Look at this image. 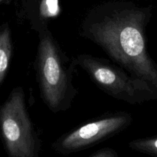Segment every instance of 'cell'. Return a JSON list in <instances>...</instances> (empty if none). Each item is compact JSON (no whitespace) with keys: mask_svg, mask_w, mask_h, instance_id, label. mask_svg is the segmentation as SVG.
<instances>
[{"mask_svg":"<svg viewBox=\"0 0 157 157\" xmlns=\"http://www.w3.org/2000/svg\"><path fill=\"white\" fill-rule=\"evenodd\" d=\"M151 18L150 6L142 7L126 1L106 2L86 13L80 35L101 48L132 78L146 83L157 101V64L147 50L146 26Z\"/></svg>","mask_w":157,"mask_h":157,"instance_id":"obj_1","label":"cell"},{"mask_svg":"<svg viewBox=\"0 0 157 157\" xmlns=\"http://www.w3.org/2000/svg\"><path fill=\"white\" fill-rule=\"evenodd\" d=\"M129 147L139 153L157 157V136L134 140L129 143Z\"/></svg>","mask_w":157,"mask_h":157,"instance_id":"obj_7","label":"cell"},{"mask_svg":"<svg viewBox=\"0 0 157 157\" xmlns=\"http://www.w3.org/2000/svg\"><path fill=\"white\" fill-rule=\"evenodd\" d=\"M0 130L9 157H38L41 141L26 107L24 90L17 87L0 107Z\"/></svg>","mask_w":157,"mask_h":157,"instance_id":"obj_3","label":"cell"},{"mask_svg":"<svg viewBox=\"0 0 157 157\" xmlns=\"http://www.w3.org/2000/svg\"><path fill=\"white\" fill-rule=\"evenodd\" d=\"M74 61L101 90L113 98L129 104L156 101L155 94L146 83L132 78L124 69L109 60L83 54L78 55Z\"/></svg>","mask_w":157,"mask_h":157,"instance_id":"obj_4","label":"cell"},{"mask_svg":"<svg viewBox=\"0 0 157 157\" xmlns=\"http://www.w3.org/2000/svg\"><path fill=\"white\" fill-rule=\"evenodd\" d=\"M132 122L131 114L126 112L101 117L63 134L52 143V148L62 155L82 151L118 134Z\"/></svg>","mask_w":157,"mask_h":157,"instance_id":"obj_5","label":"cell"},{"mask_svg":"<svg viewBox=\"0 0 157 157\" xmlns=\"http://www.w3.org/2000/svg\"><path fill=\"white\" fill-rule=\"evenodd\" d=\"M38 34L35 69L41 98L53 113L66 111L78 94L72 83L75 64L63 52L46 25L35 26Z\"/></svg>","mask_w":157,"mask_h":157,"instance_id":"obj_2","label":"cell"},{"mask_svg":"<svg viewBox=\"0 0 157 157\" xmlns=\"http://www.w3.org/2000/svg\"><path fill=\"white\" fill-rule=\"evenodd\" d=\"M12 54L11 31L8 24L0 28V85L4 81L9 69Z\"/></svg>","mask_w":157,"mask_h":157,"instance_id":"obj_6","label":"cell"},{"mask_svg":"<svg viewBox=\"0 0 157 157\" xmlns=\"http://www.w3.org/2000/svg\"><path fill=\"white\" fill-rule=\"evenodd\" d=\"M4 1H5V0H0V4H1L2 2H3Z\"/></svg>","mask_w":157,"mask_h":157,"instance_id":"obj_9","label":"cell"},{"mask_svg":"<svg viewBox=\"0 0 157 157\" xmlns=\"http://www.w3.org/2000/svg\"><path fill=\"white\" fill-rule=\"evenodd\" d=\"M89 157H119V156L113 149L106 147L98 150Z\"/></svg>","mask_w":157,"mask_h":157,"instance_id":"obj_8","label":"cell"}]
</instances>
